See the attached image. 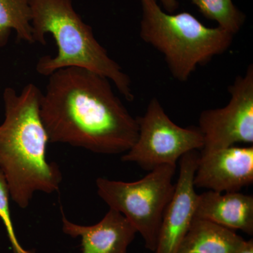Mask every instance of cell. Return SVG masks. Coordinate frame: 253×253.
I'll use <instances>...</instances> for the list:
<instances>
[{"instance_id": "cell-4", "label": "cell", "mask_w": 253, "mask_h": 253, "mask_svg": "<svg viewBox=\"0 0 253 253\" xmlns=\"http://www.w3.org/2000/svg\"><path fill=\"white\" fill-rule=\"evenodd\" d=\"M141 40L161 52L174 79L186 82L199 66L230 47L234 37L205 26L189 12L169 14L157 0H141Z\"/></svg>"}, {"instance_id": "cell-10", "label": "cell", "mask_w": 253, "mask_h": 253, "mask_svg": "<svg viewBox=\"0 0 253 253\" xmlns=\"http://www.w3.org/2000/svg\"><path fill=\"white\" fill-rule=\"evenodd\" d=\"M62 231L81 241V253H127L137 234L135 228L123 214L110 208L101 220L84 226L68 220L62 208Z\"/></svg>"}, {"instance_id": "cell-2", "label": "cell", "mask_w": 253, "mask_h": 253, "mask_svg": "<svg viewBox=\"0 0 253 253\" xmlns=\"http://www.w3.org/2000/svg\"><path fill=\"white\" fill-rule=\"evenodd\" d=\"M42 92L33 83L17 94L3 92L4 120L0 125V170L15 204L26 209L35 193L59 191L62 173L46 156L49 136L40 113Z\"/></svg>"}, {"instance_id": "cell-14", "label": "cell", "mask_w": 253, "mask_h": 253, "mask_svg": "<svg viewBox=\"0 0 253 253\" xmlns=\"http://www.w3.org/2000/svg\"><path fill=\"white\" fill-rule=\"evenodd\" d=\"M205 18L216 21L218 27L237 34L246 22V16L232 0H189Z\"/></svg>"}, {"instance_id": "cell-1", "label": "cell", "mask_w": 253, "mask_h": 253, "mask_svg": "<svg viewBox=\"0 0 253 253\" xmlns=\"http://www.w3.org/2000/svg\"><path fill=\"white\" fill-rule=\"evenodd\" d=\"M40 113L49 142L95 154H126L137 139L139 126L104 76L78 67L49 76Z\"/></svg>"}, {"instance_id": "cell-5", "label": "cell", "mask_w": 253, "mask_h": 253, "mask_svg": "<svg viewBox=\"0 0 253 253\" xmlns=\"http://www.w3.org/2000/svg\"><path fill=\"white\" fill-rule=\"evenodd\" d=\"M176 168L163 165L132 182L104 177L96 180L99 197L130 221L144 240L145 248L152 253L157 245L163 214L174 194Z\"/></svg>"}, {"instance_id": "cell-16", "label": "cell", "mask_w": 253, "mask_h": 253, "mask_svg": "<svg viewBox=\"0 0 253 253\" xmlns=\"http://www.w3.org/2000/svg\"><path fill=\"white\" fill-rule=\"evenodd\" d=\"M166 12L173 14L179 8L178 0H160Z\"/></svg>"}, {"instance_id": "cell-12", "label": "cell", "mask_w": 253, "mask_h": 253, "mask_svg": "<svg viewBox=\"0 0 253 253\" xmlns=\"http://www.w3.org/2000/svg\"><path fill=\"white\" fill-rule=\"evenodd\" d=\"M245 241L235 231L194 217L176 253H237Z\"/></svg>"}, {"instance_id": "cell-11", "label": "cell", "mask_w": 253, "mask_h": 253, "mask_svg": "<svg viewBox=\"0 0 253 253\" xmlns=\"http://www.w3.org/2000/svg\"><path fill=\"white\" fill-rule=\"evenodd\" d=\"M194 217L253 236V196L239 191L219 193L208 190L198 194Z\"/></svg>"}, {"instance_id": "cell-15", "label": "cell", "mask_w": 253, "mask_h": 253, "mask_svg": "<svg viewBox=\"0 0 253 253\" xmlns=\"http://www.w3.org/2000/svg\"><path fill=\"white\" fill-rule=\"evenodd\" d=\"M10 197L9 186L4 174L0 170V219L4 224L13 253H36L35 251L24 249L18 241L10 212Z\"/></svg>"}, {"instance_id": "cell-9", "label": "cell", "mask_w": 253, "mask_h": 253, "mask_svg": "<svg viewBox=\"0 0 253 253\" xmlns=\"http://www.w3.org/2000/svg\"><path fill=\"white\" fill-rule=\"evenodd\" d=\"M253 183V147L229 146L201 154L195 188L219 193L236 192Z\"/></svg>"}, {"instance_id": "cell-8", "label": "cell", "mask_w": 253, "mask_h": 253, "mask_svg": "<svg viewBox=\"0 0 253 253\" xmlns=\"http://www.w3.org/2000/svg\"><path fill=\"white\" fill-rule=\"evenodd\" d=\"M200 157L193 151L179 159V177L174 194L168 204L153 253H176L194 218L198 194L194 178Z\"/></svg>"}, {"instance_id": "cell-3", "label": "cell", "mask_w": 253, "mask_h": 253, "mask_svg": "<svg viewBox=\"0 0 253 253\" xmlns=\"http://www.w3.org/2000/svg\"><path fill=\"white\" fill-rule=\"evenodd\" d=\"M28 3L35 42L45 45V35L51 34L58 48L54 57L39 59L36 65L39 74L49 76L62 68H84L108 78L128 101H134L130 78L110 57L95 38L92 28L77 14L71 0H28Z\"/></svg>"}, {"instance_id": "cell-17", "label": "cell", "mask_w": 253, "mask_h": 253, "mask_svg": "<svg viewBox=\"0 0 253 253\" xmlns=\"http://www.w3.org/2000/svg\"><path fill=\"white\" fill-rule=\"evenodd\" d=\"M237 253H253V240L245 241L242 247L240 249Z\"/></svg>"}, {"instance_id": "cell-7", "label": "cell", "mask_w": 253, "mask_h": 253, "mask_svg": "<svg viewBox=\"0 0 253 253\" xmlns=\"http://www.w3.org/2000/svg\"><path fill=\"white\" fill-rule=\"evenodd\" d=\"M229 102L220 109H209L200 114L199 128L204 138L201 154L253 143V66L244 76L236 78L228 88Z\"/></svg>"}, {"instance_id": "cell-13", "label": "cell", "mask_w": 253, "mask_h": 253, "mask_svg": "<svg viewBox=\"0 0 253 253\" xmlns=\"http://www.w3.org/2000/svg\"><path fill=\"white\" fill-rule=\"evenodd\" d=\"M28 0H0V48L7 44L11 30L18 41L34 43Z\"/></svg>"}, {"instance_id": "cell-6", "label": "cell", "mask_w": 253, "mask_h": 253, "mask_svg": "<svg viewBox=\"0 0 253 253\" xmlns=\"http://www.w3.org/2000/svg\"><path fill=\"white\" fill-rule=\"evenodd\" d=\"M137 139L123 154V162L137 164L151 171L163 165L176 166L184 155L204 147V138L198 126L181 127L173 122L157 98L150 101L144 116L136 118Z\"/></svg>"}]
</instances>
